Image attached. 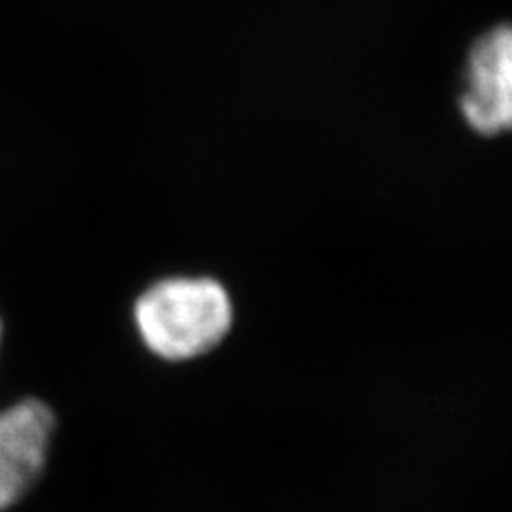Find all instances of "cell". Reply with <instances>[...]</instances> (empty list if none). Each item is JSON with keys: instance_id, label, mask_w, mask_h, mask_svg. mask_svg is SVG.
Here are the masks:
<instances>
[{"instance_id": "obj_3", "label": "cell", "mask_w": 512, "mask_h": 512, "mask_svg": "<svg viewBox=\"0 0 512 512\" xmlns=\"http://www.w3.org/2000/svg\"><path fill=\"white\" fill-rule=\"evenodd\" d=\"M56 414L37 397L0 410V510L18 504L41 478Z\"/></svg>"}, {"instance_id": "obj_1", "label": "cell", "mask_w": 512, "mask_h": 512, "mask_svg": "<svg viewBox=\"0 0 512 512\" xmlns=\"http://www.w3.org/2000/svg\"><path fill=\"white\" fill-rule=\"evenodd\" d=\"M233 323V303L212 278H167L135 303L141 342L165 361H188L214 350Z\"/></svg>"}, {"instance_id": "obj_2", "label": "cell", "mask_w": 512, "mask_h": 512, "mask_svg": "<svg viewBox=\"0 0 512 512\" xmlns=\"http://www.w3.org/2000/svg\"><path fill=\"white\" fill-rule=\"evenodd\" d=\"M459 107L480 135L512 131V24L487 30L472 45Z\"/></svg>"}, {"instance_id": "obj_4", "label": "cell", "mask_w": 512, "mask_h": 512, "mask_svg": "<svg viewBox=\"0 0 512 512\" xmlns=\"http://www.w3.org/2000/svg\"><path fill=\"white\" fill-rule=\"evenodd\" d=\"M0 342H3V320H0Z\"/></svg>"}]
</instances>
